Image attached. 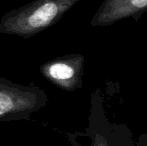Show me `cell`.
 Instances as JSON below:
<instances>
[{"label":"cell","instance_id":"5","mask_svg":"<svg viewBox=\"0 0 147 146\" xmlns=\"http://www.w3.org/2000/svg\"><path fill=\"white\" fill-rule=\"evenodd\" d=\"M147 12V0H103L91 19L93 27L113 25L120 20H138Z\"/></svg>","mask_w":147,"mask_h":146},{"label":"cell","instance_id":"2","mask_svg":"<svg viewBox=\"0 0 147 146\" xmlns=\"http://www.w3.org/2000/svg\"><path fill=\"white\" fill-rule=\"evenodd\" d=\"M48 101L46 93L34 85H21L0 77V120L22 118L40 110Z\"/></svg>","mask_w":147,"mask_h":146},{"label":"cell","instance_id":"1","mask_svg":"<svg viewBox=\"0 0 147 146\" xmlns=\"http://www.w3.org/2000/svg\"><path fill=\"white\" fill-rule=\"evenodd\" d=\"M80 0H33L4 14L0 33L29 38L59 21Z\"/></svg>","mask_w":147,"mask_h":146},{"label":"cell","instance_id":"6","mask_svg":"<svg viewBox=\"0 0 147 146\" xmlns=\"http://www.w3.org/2000/svg\"><path fill=\"white\" fill-rule=\"evenodd\" d=\"M137 146H147V134H144L138 138Z\"/></svg>","mask_w":147,"mask_h":146},{"label":"cell","instance_id":"4","mask_svg":"<svg viewBox=\"0 0 147 146\" xmlns=\"http://www.w3.org/2000/svg\"><path fill=\"white\" fill-rule=\"evenodd\" d=\"M85 57L81 54H69L57 57L41 65L40 72L52 84L66 91L82 87Z\"/></svg>","mask_w":147,"mask_h":146},{"label":"cell","instance_id":"3","mask_svg":"<svg viewBox=\"0 0 147 146\" xmlns=\"http://www.w3.org/2000/svg\"><path fill=\"white\" fill-rule=\"evenodd\" d=\"M89 122L91 146H133L129 130L123 125L110 122L103 107V99L95 92L91 100Z\"/></svg>","mask_w":147,"mask_h":146}]
</instances>
